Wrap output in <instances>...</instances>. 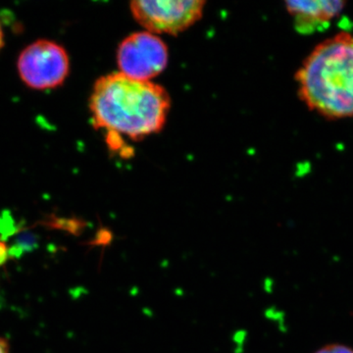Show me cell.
I'll return each instance as SVG.
<instances>
[{
	"instance_id": "1",
	"label": "cell",
	"mask_w": 353,
	"mask_h": 353,
	"mask_svg": "<svg viewBox=\"0 0 353 353\" xmlns=\"http://www.w3.org/2000/svg\"><path fill=\"white\" fill-rule=\"evenodd\" d=\"M170 108V97L161 85L120 72L99 79L90 99L95 129L105 130L111 150L122 152L123 136L139 141L161 131Z\"/></svg>"
},
{
	"instance_id": "2",
	"label": "cell",
	"mask_w": 353,
	"mask_h": 353,
	"mask_svg": "<svg viewBox=\"0 0 353 353\" xmlns=\"http://www.w3.org/2000/svg\"><path fill=\"white\" fill-rule=\"evenodd\" d=\"M299 97L322 117H353V34L339 32L309 53L297 70Z\"/></svg>"
},
{
	"instance_id": "3",
	"label": "cell",
	"mask_w": 353,
	"mask_h": 353,
	"mask_svg": "<svg viewBox=\"0 0 353 353\" xmlns=\"http://www.w3.org/2000/svg\"><path fill=\"white\" fill-rule=\"evenodd\" d=\"M18 71L23 82L34 90L59 87L69 75L68 53L53 41H36L21 53Z\"/></svg>"
},
{
	"instance_id": "4",
	"label": "cell",
	"mask_w": 353,
	"mask_h": 353,
	"mask_svg": "<svg viewBox=\"0 0 353 353\" xmlns=\"http://www.w3.org/2000/svg\"><path fill=\"white\" fill-rule=\"evenodd\" d=\"M204 6L205 1L201 0H137L130 8L148 32L176 36L201 19Z\"/></svg>"
},
{
	"instance_id": "5",
	"label": "cell",
	"mask_w": 353,
	"mask_h": 353,
	"mask_svg": "<svg viewBox=\"0 0 353 353\" xmlns=\"http://www.w3.org/2000/svg\"><path fill=\"white\" fill-rule=\"evenodd\" d=\"M169 52L161 39L148 32H134L118 48L120 73L139 81H150L168 64Z\"/></svg>"
},
{
	"instance_id": "6",
	"label": "cell",
	"mask_w": 353,
	"mask_h": 353,
	"mask_svg": "<svg viewBox=\"0 0 353 353\" xmlns=\"http://www.w3.org/2000/svg\"><path fill=\"white\" fill-rule=\"evenodd\" d=\"M345 2L339 0H299L285 2V9L294 18L296 30L309 34L327 27L341 13Z\"/></svg>"
},
{
	"instance_id": "7",
	"label": "cell",
	"mask_w": 353,
	"mask_h": 353,
	"mask_svg": "<svg viewBox=\"0 0 353 353\" xmlns=\"http://www.w3.org/2000/svg\"><path fill=\"white\" fill-rule=\"evenodd\" d=\"M315 353H353V348L348 345L334 343V345H325Z\"/></svg>"
},
{
	"instance_id": "8",
	"label": "cell",
	"mask_w": 353,
	"mask_h": 353,
	"mask_svg": "<svg viewBox=\"0 0 353 353\" xmlns=\"http://www.w3.org/2000/svg\"><path fill=\"white\" fill-rule=\"evenodd\" d=\"M0 353H10L9 345L6 340L0 338Z\"/></svg>"
},
{
	"instance_id": "9",
	"label": "cell",
	"mask_w": 353,
	"mask_h": 353,
	"mask_svg": "<svg viewBox=\"0 0 353 353\" xmlns=\"http://www.w3.org/2000/svg\"><path fill=\"white\" fill-rule=\"evenodd\" d=\"M3 32H2L1 26H0V50H1L2 46H3Z\"/></svg>"
}]
</instances>
